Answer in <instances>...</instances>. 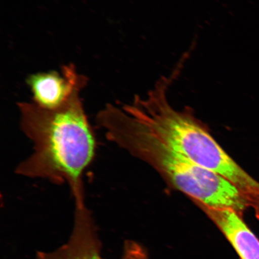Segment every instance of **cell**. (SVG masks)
Instances as JSON below:
<instances>
[{"label":"cell","instance_id":"6da1fadb","mask_svg":"<svg viewBox=\"0 0 259 259\" xmlns=\"http://www.w3.org/2000/svg\"><path fill=\"white\" fill-rule=\"evenodd\" d=\"M22 131L34 144V152L16 168L29 178L69 184L75 209L85 208L82 176L96 153L95 135L79 93L56 109L34 103L18 104Z\"/></svg>","mask_w":259,"mask_h":259},{"label":"cell","instance_id":"7a4b0ae2","mask_svg":"<svg viewBox=\"0 0 259 259\" xmlns=\"http://www.w3.org/2000/svg\"><path fill=\"white\" fill-rule=\"evenodd\" d=\"M96 120L109 141L150 165L169 185L199 206L234 209L241 215L250 206L234 184L171 150L124 109L107 105Z\"/></svg>","mask_w":259,"mask_h":259},{"label":"cell","instance_id":"3957f363","mask_svg":"<svg viewBox=\"0 0 259 259\" xmlns=\"http://www.w3.org/2000/svg\"><path fill=\"white\" fill-rule=\"evenodd\" d=\"M174 77H164L145 99L137 97L123 109L171 150L234 184L254 206L259 200V183L226 153L192 111H177L169 104L166 91Z\"/></svg>","mask_w":259,"mask_h":259},{"label":"cell","instance_id":"277c9868","mask_svg":"<svg viewBox=\"0 0 259 259\" xmlns=\"http://www.w3.org/2000/svg\"><path fill=\"white\" fill-rule=\"evenodd\" d=\"M86 77L77 72L73 64L67 65L61 73L51 71L37 73L28 77L33 102L40 108L56 109L80 93L87 84Z\"/></svg>","mask_w":259,"mask_h":259},{"label":"cell","instance_id":"5b68a950","mask_svg":"<svg viewBox=\"0 0 259 259\" xmlns=\"http://www.w3.org/2000/svg\"><path fill=\"white\" fill-rule=\"evenodd\" d=\"M36 259H103L101 243L88 208L75 210L73 231L66 244L53 252H38Z\"/></svg>","mask_w":259,"mask_h":259},{"label":"cell","instance_id":"8992f818","mask_svg":"<svg viewBox=\"0 0 259 259\" xmlns=\"http://www.w3.org/2000/svg\"><path fill=\"white\" fill-rule=\"evenodd\" d=\"M218 226L241 259H259V240L248 228L241 213L231 209L200 206Z\"/></svg>","mask_w":259,"mask_h":259},{"label":"cell","instance_id":"52a82bcc","mask_svg":"<svg viewBox=\"0 0 259 259\" xmlns=\"http://www.w3.org/2000/svg\"><path fill=\"white\" fill-rule=\"evenodd\" d=\"M122 259H145L143 252L137 245L129 244L125 245L124 255Z\"/></svg>","mask_w":259,"mask_h":259}]
</instances>
